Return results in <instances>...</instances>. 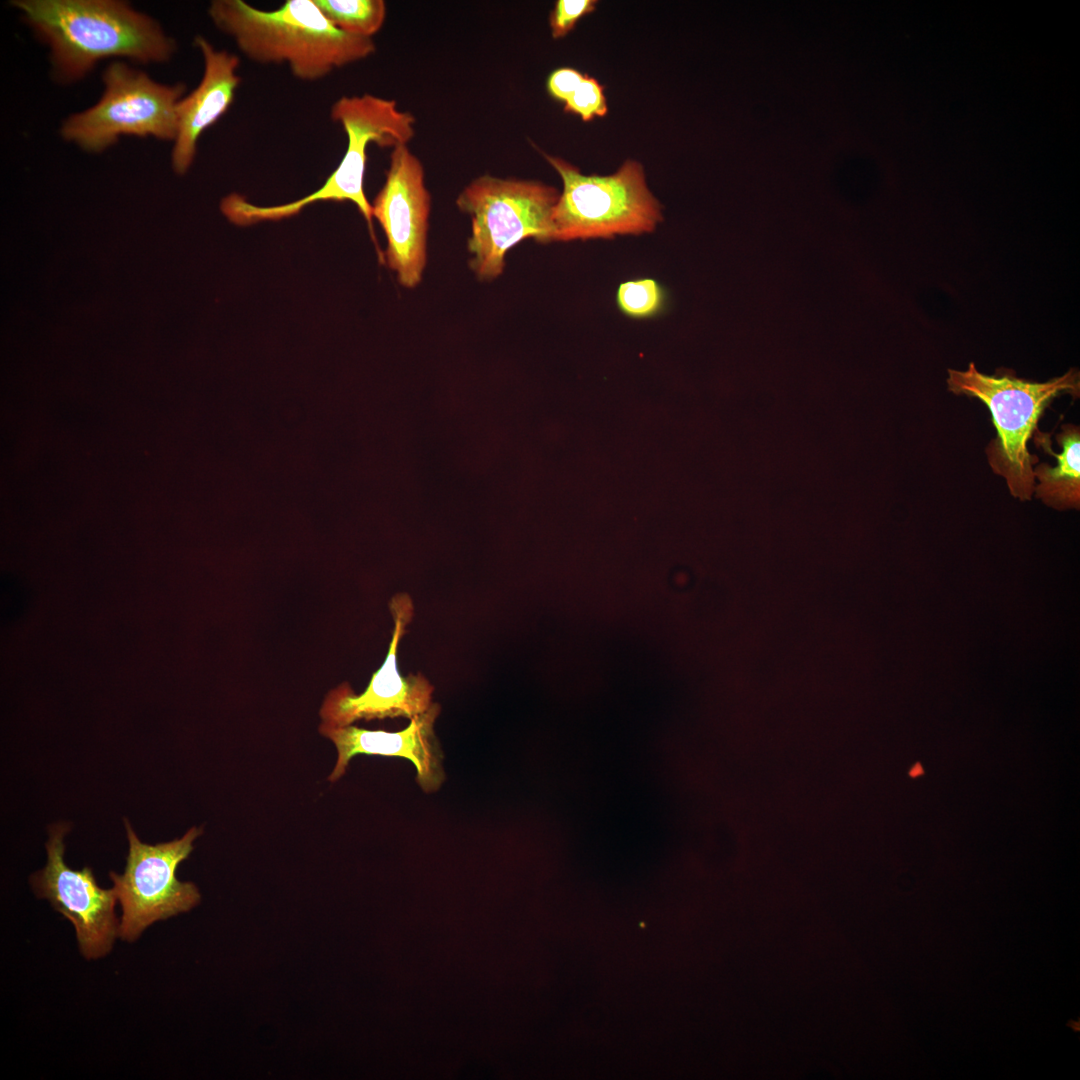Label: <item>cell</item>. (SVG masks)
<instances>
[{"instance_id":"6da1fadb","label":"cell","mask_w":1080,"mask_h":1080,"mask_svg":"<svg viewBox=\"0 0 1080 1080\" xmlns=\"http://www.w3.org/2000/svg\"><path fill=\"white\" fill-rule=\"evenodd\" d=\"M49 47L52 72L63 83L85 77L107 58L164 63L176 43L159 23L118 0H14L11 2Z\"/></svg>"},{"instance_id":"7a4b0ae2","label":"cell","mask_w":1080,"mask_h":1080,"mask_svg":"<svg viewBox=\"0 0 1080 1080\" xmlns=\"http://www.w3.org/2000/svg\"><path fill=\"white\" fill-rule=\"evenodd\" d=\"M208 14L249 59L287 64L304 81L324 78L376 50L372 38L335 27L314 0H287L274 10L258 9L242 0H214Z\"/></svg>"},{"instance_id":"3957f363","label":"cell","mask_w":1080,"mask_h":1080,"mask_svg":"<svg viewBox=\"0 0 1080 1080\" xmlns=\"http://www.w3.org/2000/svg\"><path fill=\"white\" fill-rule=\"evenodd\" d=\"M333 121L342 125L347 135V148L338 167L326 182L313 193L290 203L257 206L239 194L222 199L220 209L225 217L239 226L264 221H278L297 215L306 206L320 201H351L366 220L371 238L376 243L372 224V207L364 193L363 181L370 143L392 149L407 145L415 134V117L397 108L395 100L371 94L343 96L331 107Z\"/></svg>"},{"instance_id":"277c9868","label":"cell","mask_w":1080,"mask_h":1080,"mask_svg":"<svg viewBox=\"0 0 1080 1080\" xmlns=\"http://www.w3.org/2000/svg\"><path fill=\"white\" fill-rule=\"evenodd\" d=\"M948 390L982 401L989 409L997 436L986 448L994 473L1004 477L1012 496L1030 500L1035 486L1027 442L1038 431V421L1050 403L1062 394L1079 397V372L1072 368L1046 382H1032L1012 373L986 375L971 362L965 371L948 369Z\"/></svg>"},{"instance_id":"5b68a950","label":"cell","mask_w":1080,"mask_h":1080,"mask_svg":"<svg viewBox=\"0 0 1080 1080\" xmlns=\"http://www.w3.org/2000/svg\"><path fill=\"white\" fill-rule=\"evenodd\" d=\"M545 158L563 182L552 212L553 241L640 235L662 222L661 205L639 162L627 160L615 173L599 176L584 175L562 158Z\"/></svg>"},{"instance_id":"8992f818","label":"cell","mask_w":1080,"mask_h":1080,"mask_svg":"<svg viewBox=\"0 0 1080 1080\" xmlns=\"http://www.w3.org/2000/svg\"><path fill=\"white\" fill-rule=\"evenodd\" d=\"M559 192L539 181L482 175L467 185L456 204L471 216L470 267L481 280L502 274L505 256L520 241H553L552 212Z\"/></svg>"},{"instance_id":"52a82bcc","label":"cell","mask_w":1080,"mask_h":1080,"mask_svg":"<svg viewBox=\"0 0 1080 1080\" xmlns=\"http://www.w3.org/2000/svg\"><path fill=\"white\" fill-rule=\"evenodd\" d=\"M104 92L92 107L69 116L60 133L84 151L99 153L122 135L173 141L184 83L162 84L122 61L103 73Z\"/></svg>"},{"instance_id":"ba28073f","label":"cell","mask_w":1080,"mask_h":1080,"mask_svg":"<svg viewBox=\"0 0 1080 1080\" xmlns=\"http://www.w3.org/2000/svg\"><path fill=\"white\" fill-rule=\"evenodd\" d=\"M124 822L129 842L126 866L122 874L111 872L110 878L122 910L119 936L132 942L152 923L200 902L197 887L179 881L176 869L192 852L202 829L192 827L182 838L150 845L139 840L128 820Z\"/></svg>"},{"instance_id":"9c48e42d","label":"cell","mask_w":1080,"mask_h":1080,"mask_svg":"<svg viewBox=\"0 0 1080 1080\" xmlns=\"http://www.w3.org/2000/svg\"><path fill=\"white\" fill-rule=\"evenodd\" d=\"M371 207L387 238L384 262L402 286H417L426 265L431 197L423 165L407 145L392 149L385 183Z\"/></svg>"},{"instance_id":"30bf717a","label":"cell","mask_w":1080,"mask_h":1080,"mask_svg":"<svg viewBox=\"0 0 1080 1080\" xmlns=\"http://www.w3.org/2000/svg\"><path fill=\"white\" fill-rule=\"evenodd\" d=\"M389 608L394 629L383 664L360 694L347 683L332 689L320 709L322 725L342 727L362 719L395 717L410 720L432 705L434 687L429 680L421 673L402 676L397 666L399 643L414 616L413 602L408 594L398 593L390 600Z\"/></svg>"},{"instance_id":"8fae6325","label":"cell","mask_w":1080,"mask_h":1080,"mask_svg":"<svg viewBox=\"0 0 1080 1080\" xmlns=\"http://www.w3.org/2000/svg\"><path fill=\"white\" fill-rule=\"evenodd\" d=\"M66 824L50 828L46 843L47 863L34 873L31 885L39 898L74 926L79 949L87 959L105 956L119 935L120 921L115 915L116 894L101 888L90 867L73 870L64 861Z\"/></svg>"},{"instance_id":"7c38bea8","label":"cell","mask_w":1080,"mask_h":1080,"mask_svg":"<svg viewBox=\"0 0 1080 1080\" xmlns=\"http://www.w3.org/2000/svg\"><path fill=\"white\" fill-rule=\"evenodd\" d=\"M440 710L438 703H432L427 711L411 718L409 725L397 732L368 730L354 725L330 727L321 724L320 733L334 743L338 753L336 765L328 779L336 781L341 778L356 755L402 757L414 765L416 782L425 793L438 791L446 779L443 753L434 732Z\"/></svg>"},{"instance_id":"4fadbf2b","label":"cell","mask_w":1080,"mask_h":1080,"mask_svg":"<svg viewBox=\"0 0 1080 1080\" xmlns=\"http://www.w3.org/2000/svg\"><path fill=\"white\" fill-rule=\"evenodd\" d=\"M204 72L198 86L177 105V135L171 152L174 172L184 175L197 154L202 133L231 106L240 83L237 74L239 58L228 51L216 49L206 38L196 36Z\"/></svg>"},{"instance_id":"5bb4252c","label":"cell","mask_w":1080,"mask_h":1080,"mask_svg":"<svg viewBox=\"0 0 1080 1080\" xmlns=\"http://www.w3.org/2000/svg\"><path fill=\"white\" fill-rule=\"evenodd\" d=\"M1035 439L1045 451L1057 459L1055 467L1041 463L1033 468L1034 479L1039 483L1034 486L1035 496L1046 505L1058 510L1076 508L1080 505V430L1073 424L1062 425V432L1056 435L1062 446L1061 453L1050 449L1047 434L1037 431Z\"/></svg>"},{"instance_id":"9a60e30c","label":"cell","mask_w":1080,"mask_h":1080,"mask_svg":"<svg viewBox=\"0 0 1080 1080\" xmlns=\"http://www.w3.org/2000/svg\"><path fill=\"white\" fill-rule=\"evenodd\" d=\"M324 16L338 29L364 38L377 33L386 17L383 0H314Z\"/></svg>"},{"instance_id":"2e32d148","label":"cell","mask_w":1080,"mask_h":1080,"mask_svg":"<svg viewBox=\"0 0 1080 1080\" xmlns=\"http://www.w3.org/2000/svg\"><path fill=\"white\" fill-rule=\"evenodd\" d=\"M616 299L618 308L626 316L649 318L662 309L664 292L656 280L644 278L621 283Z\"/></svg>"},{"instance_id":"e0dca14e","label":"cell","mask_w":1080,"mask_h":1080,"mask_svg":"<svg viewBox=\"0 0 1080 1080\" xmlns=\"http://www.w3.org/2000/svg\"><path fill=\"white\" fill-rule=\"evenodd\" d=\"M564 110L579 115L583 121L605 116L608 106L603 86L595 78L585 74L583 81L564 103Z\"/></svg>"},{"instance_id":"ac0fdd59","label":"cell","mask_w":1080,"mask_h":1080,"mask_svg":"<svg viewBox=\"0 0 1080 1080\" xmlns=\"http://www.w3.org/2000/svg\"><path fill=\"white\" fill-rule=\"evenodd\" d=\"M595 0H558L550 14V28L555 39L567 35L583 16L596 7Z\"/></svg>"},{"instance_id":"d6986e66","label":"cell","mask_w":1080,"mask_h":1080,"mask_svg":"<svg viewBox=\"0 0 1080 1080\" xmlns=\"http://www.w3.org/2000/svg\"><path fill=\"white\" fill-rule=\"evenodd\" d=\"M585 74L563 67L554 70L548 77L547 90L552 98L565 103L583 81Z\"/></svg>"}]
</instances>
